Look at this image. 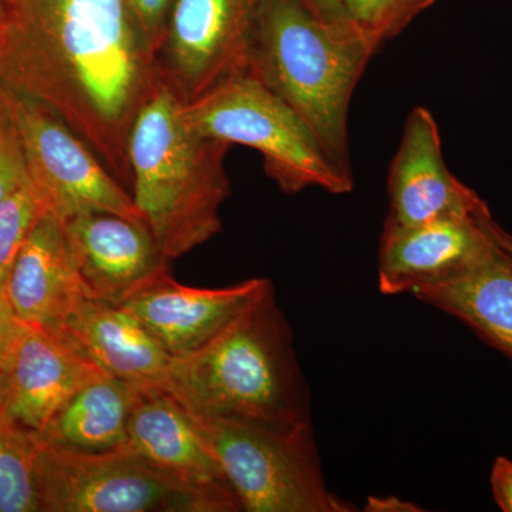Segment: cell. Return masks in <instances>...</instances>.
Listing matches in <instances>:
<instances>
[{"label":"cell","mask_w":512,"mask_h":512,"mask_svg":"<svg viewBox=\"0 0 512 512\" xmlns=\"http://www.w3.org/2000/svg\"><path fill=\"white\" fill-rule=\"evenodd\" d=\"M67 244L84 295L120 305L171 274V261L148 228L107 212L64 221Z\"/></svg>","instance_id":"30bf717a"},{"label":"cell","mask_w":512,"mask_h":512,"mask_svg":"<svg viewBox=\"0 0 512 512\" xmlns=\"http://www.w3.org/2000/svg\"><path fill=\"white\" fill-rule=\"evenodd\" d=\"M262 0H175L157 55L161 82L184 104L247 72Z\"/></svg>","instance_id":"9c48e42d"},{"label":"cell","mask_w":512,"mask_h":512,"mask_svg":"<svg viewBox=\"0 0 512 512\" xmlns=\"http://www.w3.org/2000/svg\"><path fill=\"white\" fill-rule=\"evenodd\" d=\"M183 111L198 133L258 151L266 175L285 194L315 187L343 195L355 188L353 175L332 163L302 117L249 72L229 77Z\"/></svg>","instance_id":"8992f818"},{"label":"cell","mask_w":512,"mask_h":512,"mask_svg":"<svg viewBox=\"0 0 512 512\" xmlns=\"http://www.w3.org/2000/svg\"><path fill=\"white\" fill-rule=\"evenodd\" d=\"M0 96L19 138L30 183L47 212L62 221L107 212L144 224L130 192L59 116L2 83Z\"/></svg>","instance_id":"ba28073f"},{"label":"cell","mask_w":512,"mask_h":512,"mask_svg":"<svg viewBox=\"0 0 512 512\" xmlns=\"http://www.w3.org/2000/svg\"><path fill=\"white\" fill-rule=\"evenodd\" d=\"M272 285L252 278L227 288H194L168 274L120 303L173 356L187 355L214 338L220 330Z\"/></svg>","instance_id":"4fadbf2b"},{"label":"cell","mask_w":512,"mask_h":512,"mask_svg":"<svg viewBox=\"0 0 512 512\" xmlns=\"http://www.w3.org/2000/svg\"><path fill=\"white\" fill-rule=\"evenodd\" d=\"M3 3L0 83L52 110L131 190L128 141L161 79L126 0Z\"/></svg>","instance_id":"6da1fadb"},{"label":"cell","mask_w":512,"mask_h":512,"mask_svg":"<svg viewBox=\"0 0 512 512\" xmlns=\"http://www.w3.org/2000/svg\"><path fill=\"white\" fill-rule=\"evenodd\" d=\"M487 227L490 234L493 235V238L497 241V244L501 245V247L512 256V234L505 231L501 225H498L493 217H490V220H488Z\"/></svg>","instance_id":"f1b7e54d"},{"label":"cell","mask_w":512,"mask_h":512,"mask_svg":"<svg viewBox=\"0 0 512 512\" xmlns=\"http://www.w3.org/2000/svg\"><path fill=\"white\" fill-rule=\"evenodd\" d=\"M491 490L501 511L512 512V460L498 457L491 470Z\"/></svg>","instance_id":"484cf974"},{"label":"cell","mask_w":512,"mask_h":512,"mask_svg":"<svg viewBox=\"0 0 512 512\" xmlns=\"http://www.w3.org/2000/svg\"><path fill=\"white\" fill-rule=\"evenodd\" d=\"M161 389L197 416L312 423L311 390L274 284L201 348L173 356Z\"/></svg>","instance_id":"7a4b0ae2"},{"label":"cell","mask_w":512,"mask_h":512,"mask_svg":"<svg viewBox=\"0 0 512 512\" xmlns=\"http://www.w3.org/2000/svg\"><path fill=\"white\" fill-rule=\"evenodd\" d=\"M141 35L153 55L160 52L167 37L175 0H126Z\"/></svg>","instance_id":"cb8c5ba5"},{"label":"cell","mask_w":512,"mask_h":512,"mask_svg":"<svg viewBox=\"0 0 512 512\" xmlns=\"http://www.w3.org/2000/svg\"><path fill=\"white\" fill-rule=\"evenodd\" d=\"M413 296L460 319L512 360V256L494 238L466 268Z\"/></svg>","instance_id":"ac0fdd59"},{"label":"cell","mask_w":512,"mask_h":512,"mask_svg":"<svg viewBox=\"0 0 512 512\" xmlns=\"http://www.w3.org/2000/svg\"><path fill=\"white\" fill-rule=\"evenodd\" d=\"M80 293L64 221L45 212L10 269L6 298L25 325L57 330Z\"/></svg>","instance_id":"e0dca14e"},{"label":"cell","mask_w":512,"mask_h":512,"mask_svg":"<svg viewBox=\"0 0 512 512\" xmlns=\"http://www.w3.org/2000/svg\"><path fill=\"white\" fill-rule=\"evenodd\" d=\"M101 372L56 330L26 325L5 372L2 414L37 433L79 387Z\"/></svg>","instance_id":"2e32d148"},{"label":"cell","mask_w":512,"mask_h":512,"mask_svg":"<svg viewBox=\"0 0 512 512\" xmlns=\"http://www.w3.org/2000/svg\"><path fill=\"white\" fill-rule=\"evenodd\" d=\"M46 208L30 180L0 204V293L6 296L10 269Z\"/></svg>","instance_id":"7402d4cb"},{"label":"cell","mask_w":512,"mask_h":512,"mask_svg":"<svg viewBox=\"0 0 512 512\" xmlns=\"http://www.w3.org/2000/svg\"><path fill=\"white\" fill-rule=\"evenodd\" d=\"M127 447L154 467L218 495L242 511L237 494L202 439L191 414L161 387H136Z\"/></svg>","instance_id":"5bb4252c"},{"label":"cell","mask_w":512,"mask_h":512,"mask_svg":"<svg viewBox=\"0 0 512 512\" xmlns=\"http://www.w3.org/2000/svg\"><path fill=\"white\" fill-rule=\"evenodd\" d=\"M315 18L328 23V25H348L342 0H299Z\"/></svg>","instance_id":"4316f807"},{"label":"cell","mask_w":512,"mask_h":512,"mask_svg":"<svg viewBox=\"0 0 512 512\" xmlns=\"http://www.w3.org/2000/svg\"><path fill=\"white\" fill-rule=\"evenodd\" d=\"M389 214L384 224L413 227L487 210L483 198L448 170L436 120L417 107L407 117L389 178Z\"/></svg>","instance_id":"8fae6325"},{"label":"cell","mask_w":512,"mask_h":512,"mask_svg":"<svg viewBox=\"0 0 512 512\" xmlns=\"http://www.w3.org/2000/svg\"><path fill=\"white\" fill-rule=\"evenodd\" d=\"M107 375L134 387H161L173 355L116 303L80 293L56 330Z\"/></svg>","instance_id":"9a60e30c"},{"label":"cell","mask_w":512,"mask_h":512,"mask_svg":"<svg viewBox=\"0 0 512 512\" xmlns=\"http://www.w3.org/2000/svg\"><path fill=\"white\" fill-rule=\"evenodd\" d=\"M25 326L13 311L8 298L0 293V372H8L12 366Z\"/></svg>","instance_id":"d4e9b609"},{"label":"cell","mask_w":512,"mask_h":512,"mask_svg":"<svg viewBox=\"0 0 512 512\" xmlns=\"http://www.w3.org/2000/svg\"><path fill=\"white\" fill-rule=\"evenodd\" d=\"M36 441L40 512H237L228 501L165 473L127 446L73 453Z\"/></svg>","instance_id":"52a82bcc"},{"label":"cell","mask_w":512,"mask_h":512,"mask_svg":"<svg viewBox=\"0 0 512 512\" xmlns=\"http://www.w3.org/2000/svg\"><path fill=\"white\" fill-rule=\"evenodd\" d=\"M136 387L101 372L76 390L37 440L73 453H106L127 446Z\"/></svg>","instance_id":"d6986e66"},{"label":"cell","mask_w":512,"mask_h":512,"mask_svg":"<svg viewBox=\"0 0 512 512\" xmlns=\"http://www.w3.org/2000/svg\"><path fill=\"white\" fill-rule=\"evenodd\" d=\"M376 53L352 26L328 25L299 0H262L247 72L278 94L343 173L350 164L349 107Z\"/></svg>","instance_id":"277c9868"},{"label":"cell","mask_w":512,"mask_h":512,"mask_svg":"<svg viewBox=\"0 0 512 512\" xmlns=\"http://www.w3.org/2000/svg\"><path fill=\"white\" fill-rule=\"evenodd\" d=\"M35 433L0 413V512H40Z\"/></svg>","instance_id":"ffe728a7"},{"label":"cell","mask_w":512,"mask_h":512,"mask_svg":"<svg viewBox=\"0 0 512 512\" xmlns=\"http://www.w3.org/2000/svg\"><path fill=\"white\" fill-rule=\"evenodd\" d=\"M392 503H389V498H370L367 510L372 511H420L419 508H412L413 505L403 503L399 498L392 497Z\"/></svg>","instance_id":"83f0119b"},{"label":"cell","mask_w":512,"mask_h":512,"mask_svg":"<svg viewBox=\"0 0 512 512\" xmlns=\"http://www.w3.org/2000/svg\"><path fill=\"white\" fill-rule=\"evenodd\" d=\"M28 181L22 147L0 96V204Z\"/></svg>","instance_id":"603a6c76"},{"label":"cell","mask_w":512,"mask_h":512,"mask_svg":"<svg viewBox=\"0 0 512 512\" xmlns=\"http://www.w3.org/2000/svg\"><path fill=\"white\" fill-rule=\"evenodd\" d=\"M6 39V10L5 3L0 0V63H2L3 50H5Z\"/></svg>","instance_id":"f546056e"},{"label":"cell","mask_w":512,"mask_h":512,"mask_svg":"<svg viewBox=\"0 0 512 512\" xmlns=\"http://www.w3.org/2000/svg\"><path fill=\"white\" fill-rule=\"evenodd\" d=\"M436 0H342L352 28L377 53L403 33Z\"/></svg>","instance_id":"44dd1931"},{"label":"cell","mask_w":512,"mask_h":512,"mask_svg":"<svg viewBox=\"0 0 512 512\" xmlns=\"http://www.w3.org/2000/svg\"><path fill=\"white\" fill-rule=\"evenodd\" d=\"M490 208L474 215L394 227L384 224L377 258V285L383 295L412 293L436 284L470 265L493 237Z\"/></svg>","instance_id":"7c38bea8"},{"label":"cell","mask_w":512,"mask_h":512,"mask_svg":"<svg viewBox=\"0 0 512 512\" xmlns=\"http://www.w3.org/2000/svg\"><path fill=\"white\" fill-rule=\"evenodd\" d=\"M190 414L242 511H356L326 483L312 423Z\"/></svg>","instance_id":"5b68a950"},{"label":"cell","mask_w":512,"mask_h":512,"mask_svg":"<svg viewBox=\"0 0 512 512\" xmlns=\"http://www.w3.org/2000/svg\"><path fill=\"white\" fill-rule=\"evenodd\" d=\"M3 393H5V373L0 372V413H2Z\"/></svg>","instance_id":"4dcf8cb0"},{"label":"cell","mask_w":512,"mask_h":512,"mask_svg":"<svg viewBox=\"0 0 512 512\" xmlns=\"http://www.w3.org/2000/svg\"><path fill=\"white\" fill-rule=\"evenodd\" d=\"M183 106L161 82L128 141L131 197L170 261L220 234L221 207L231 192L224 165L231 146L198 133L185 120Z\"/></svg>","instance_id":"3957f363"}]
</instances>
